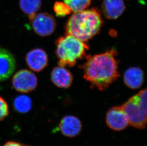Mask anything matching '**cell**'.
<instances>
[{"label":"cell","mask_w":147,"mask_h":146,"mask_svg":"<svg viewBox=\"0 0 147 146\" xmlns=\"http://www.w3.org/2000/svg\"><path fill=\"white\" fill-rule=\"evenodd\" d=\"M117 52L113 48L105 52L86 57V62L82 66L83 77L91 86L104 91L119 77Z\"/></svg>","instance_id":"1"},{"label":"cell","mask_w":147,"mask_h":146,"mask_svg":"<svg viewBox=\"0 0 147 146\" xmlns=\"http://www.w3.org/2000/svg\"><path fill=\"white\" fill-rule=\"evenodd\" d=\"M100 11L95 8L74 13L69 19L65 29L69 35L82 42H87L97 35L102 26Z\"/></svg>","instance_id":"2"},{"label":"cell","mask_w":147,"mask_h":146,"mask_svg":"<svg viewBox=\"0 0 147 146\" xmlns=\"http://www.w3.org/2000/svg\"><path fill=\"white\" fill-rule=\"evenodd\" d=\"M56 55L58 58L59 66L72 67L77 61L83 58L89 50L84 42L69 35L66 34L55 42Z\"/></svg>","instance_id":"3"},{"label":"cell","mask_w":147,"mask_h":146,"mask_svg":"<svg viewBox=\"0 0 147 146\" xmlns=\"http://www.w3.org/2000/svg\"><path fill=\"white\" fill-rule=\"evenodd\" d=\"M147 92L146 89L141 90L121 106L129 125L140 130L146 128L147 124Z\"/></svg>","instance_id":"4"},{"label":"cell","mask_w":147,"mask_h":146,"mask_svg":"<svg viewBox=\"0 0 147 146\" xmlns=\"http://www.w3.org/2000/svg\"><path fill=\"white\" fill-rule=\"evenodd\" d=\"M32 29L39 36L47 37L52 34L56 28L54 17L46 13H39L29 19Z\"/></svg>","instance_id":"5"},{"label":"cell","mask_w":147,"mask_h":146,"mask_svg":"<svg viewBox=\"0 0 147 146\" xmlns=\"http://www.w3.org/2000/svg\"><path fill=\"white\" fill-rule=\"evenodd\" d=\"M13 87L19 92L27 94L36 89L38 79L36 75L27 69H22L14 74L12 78Z\"/></svg>","instance_id":"6"},{"label":"cell","mask_w":147,"mask_h":146,"mask_svg":"<svg viewBox=\"0 0 147 146\" xmlns=\"http://www.w3.org/2000/svg\"><path fill=\"white\" fill-rule=\"evenodd\" d=\"M106 123L111 129L118 131L125 130L129 125L127 116L121 106H114L108 111Z\"/></svg>","instance_id":"7"},{"label":"cell","mask_w":147,"mask_h":146,"mask_svg":"<svg viewBox=\"0 0 147 146\" xmlns=\"http://www.w3.org/2000/svg\"><path fill=\"white\" fill-rule=\"evenodd\" d=\"M25 60L32 70L40 72L48 65V57L46 52L42 48H36L27 53Z\"/></svg>","instance_id":"8"},{"label":"cell","mask_w":147,"mask_h":146,"mask_svg":"<svg viewBox=\"0 0 147 146\" xmlns=\"http://www.w3.org/2000/svg\"><path fill=\"white\" fill-rule=\"evenodd\" d=\"M16 68V60L8 50L0 48V82L11 76Z\"/></svg>","instance_id":"9"},{"label":"cell","mask_w":147,"mask_h":146,"mask_svg":"<svg viewBox=\"0 0 147 146\" xmlns=\"http://www.w3.org/2000/svg\"><path fill=\"white\" fill-rule=\"evenodd\" d=\"M82 126L79 119L74 115L64 116L59 125L62 134L69 138H74L79 135L82 131Z\"/></svg>","instance_id":"10"},{"label":"cell","mask_w":147,"mask_h":146,"mask_svg":"<svg viewBox=\"0 0 147 146\" xmlns=\"http://www.w3.org/2000/svg\"><path fill=\"white\" fill-rule=\"evenodd\" d=\"M126 7L123 0H103L101 9L104 16L109 19H115L121 16Z\"/></svg>","instance_id":"11"},{"label":"cell","mask_w":147,"mask_h":146,"mask_svg":"<svg viewBox=\"0 0 147 146\" xmlns=\"http://www.w3.org/2000/svg\"><path fill=\"white\" fill-rule=\"evenodd\" d=\"M51 78L53 84L61 88H69L72 84L73 76L65 67L56 66L51 71Z\"/></svg>","instance_id":"12"},{"label":"cell","mask_w":147,"mask_h":146,"mask_svg":"<svg viewBox=\"0 0 147 146\" xmlns=\"http://www.w3.org/2000/svg\"><path fill=\"white\" fill-rule=\"evenodd\" d=\"M144 72L140 68L134 66L129 68L124 74L125 84L132 89L140 88L144 82Z\"/></svg>","instance_id":"13"},{"label":"cell","mask_w":147,"mask_h":146,"mask_svg":"<svg viewBox=\"0 0 147 146\" xmlns=\"http://www.w3.org/2000/svg\"><path fill=\"white\" fill-rule=\"evenodd\" d=\"M21 10L28 15L29 19L39 11L42 6V0H20Z\"/></svg>","instance_id":"14"},{"label":"cell","mask_w":147,"mask_h":146,"mask_svg":"<svg viewBox=\"0 0 147 146\" xmlns=\"http://www.w3.org/2000/svg\"><path fill=\"white\" fill-rule=\"evenodd\" d=\"M32 107V101L26 95H20L17 97L13 102L14 110L20 113H25L29 112Z\"/></svg>","instance_id":"15"},{"label":"cell","mask_w":147,"mask_h":146,"mask_svg":"<svg viewBox=\"0 0 147 146\" xmlns=\"http://www.w3.org/2000/svg\"><path fill=\"white\" fill-rule=\"evenodd\" d=\"M91 0H64V3L74 13L87 8L91 3Z\"/></svg>","instance_id":"16"},{"label":"cell","mask_w":147,"mask_h":146,"mask_svg":"<svg viewBox=\"0 0 147 146\" xmlns=\"http://www.w3.org/2000/svg\"><path fill=\"white\" fill-rule=\"evenodd\" d=\"M53 9L56 15L59 17H63L71 13L70 8L66 3L61 1H56L53 6Z\"/></svg>","instance_id":"17"},{"label":"cell","mask_w":147,"mask_h":146,"mask_svg":"<svg viewBox=\"0 0 147 146\" xmlns=\"http://www.w3.org/2000/svg\"><path fill=\"white\" fill-rule=\"evenodd\" d=\"M9 114V106L4 99L0 96V121L4 120Z\"/></svg>","instance_id":"18"},{"label":"cell","mask_w":147,"mask_h":146,"mask_svg":"<svg viewBox=\"0 0 147 146\" xmlns=\"http://www.w3.org/2000/svg\"><path fill=\"white\" fill-rule=\"evenodd\" d=\"M3 146H31L26 145L25 144L22 143L20 142H16L15 141H9L6 142Z\"/></svg>","instance_id":"19"}]
</instances>
